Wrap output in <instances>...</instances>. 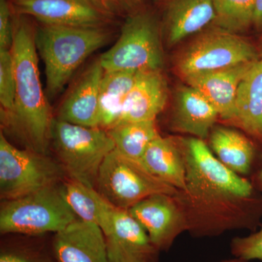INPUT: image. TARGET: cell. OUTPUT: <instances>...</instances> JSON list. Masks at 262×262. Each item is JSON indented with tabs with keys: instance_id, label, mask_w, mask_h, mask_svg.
I'll return each mask as SVG.
<instances>
[{
	"instance_id": "obj_1",
	"label": "cell",
	"mask_w": 262,
	"mask_h": 262,
	"mask_svg": "<svg viewBox=\"0 0 262 262\" xmlns=\"http://www.w3.org/2000/svg\"><path fill=\"white\" fill-rule=\"evenodd\" d=\"M186 166L185 187L177 200L196 238L218 237L229 231L256 232L261 226L262 194L246 177L226 167L206 141L176 136Z\"/></svg>"
},
{
	"instance_id": "obj_2",
	"label": "cell",
	"mask_w": 262,
	"mask_h": 262,
	"mask_svg": "<svg viewBox=\"0 0 262 262\" xmlns=\"http://www.w3.org/2000/svg\"><path fill=\"white\" fill-rule=\"evenodd\" d=\"M35 30L26 16L18 15L11 49L16 79L15 106L1 125L2 130L13 133L27 149L47 155L55 116L41 82Z\"/></svg>"
},
{
	"instance_id": "obj_3",
	"label": "cell",
	"mask_w": 262,
	"mask_h": 262,
	"mask_svg": "<svg viewBox=\"0 0 262 262\" xmlns=\"http://www.w3.org/2000/svg\"><path fill=\"white\" fill-rule=\"evenodd\" d=\"M113 34L108 27H36V46L45 65L48 99L61 92L85 60L111 42Z\"/></svg>"
},
{
	"instance_id": "obj_4",
	"label": "cell",
	"mask_w": 262,
	"mask_h": 262,
	"mask_svg": "<svg viewBox=\"0 0 262 262\" xmlns=\"http://www.w3.org/2000/svg\"><path fill=\"white\" fill-rule=\"evenodd\" d=\"M259 60L258 47L237 33L212 26L177 51L173 70L183 80L192 76Z\"/></svg>"
},
{
	"instance_id": "obj_5",
	"label": "cell",
	"mask_w": 262,
	"mask_h": 262,
	"mask_svg": "<svg viewBox=\"0 0 262 262\" xmlns=\"http://www.w3.org/2000/svg\"><path fill=\"white\" fill-rule=\"evenodd\" d=\"M51 143L67 178L94 188L101 165L115 149L113 139L104 129L81 126L56 118Z\"/></svg>"
},
{
	"instance_id": "obj_6",
	"label": "cell",
	"mask_w": 262,
	"mask_h": 262,
	"mask_svg": "<svg viewBox=\"0 0 262 262\" xmlns=\"http://www.w3.org/2000/svg\"><path fill=\"white\" fill-rule=\"evenodd\" d=\"M77 220L63 198L61 183L21 198L3 201L0 232L32 236L56 233Z\"/></svg>"
},
{
	"instance_id": "obj_7",
	"label": "cell",
	"mask_w": 262,
	"mask_h": 262,
	"mask_svg": "<svg viewBox=\"0 0 262 262\" xmlns=\"http://www.w3.org/2000/svg\"><path fill=\"white\" fill-rule=\"evenodd\" d=\"M163 45L157 17L146 10L134 12L113 47L99 56L100 61L105 72L163 70Z\"/></svg>"
},
{
	"instance_id": "obj_8",
	"label": "cell",
	"mask_w": 262,
	"mask_h": 262,
	"mask_svg": "<svg viewBox=\"0 0 262 262\" xmlns=\"http://www.w3.org/2000/svg\"><path fill=\"white\" fill-rule=\"evenodd\" d=\"M67 177L59 162L47 155L13 146L0 134V198L16 199L61 184Z\"/></svg>"
},
{
	"instance_id": "obj_9",
	"label": "cell",
	"mask_w": 262,
	"mask_h": 262,
	"mask_svg": "<svg viewBox=\"0 0 262 262\" xmlns=\"http://www.w3.org/2000/svg\"><path fill=\"white\" fill-rule=\"evenodd\" d=\"M96 189L114 206L126 211L152 194L175 195L178 192L151 173L141 161L127 158L116 149L101 165Z\"/></svg>"
},
{
	"instance_id": "obj_10",
	"label": "cell",
	"mask_w": 262,
	"mask_h": 262,
	"mask_svg": "<svg viewBox=\"0 0 262 262\" xmlns=\"http://www.w3.org/2000/svg\"><path fill=\"white\" fill-rule=\"evenodd\" d=\"M11 5L18 15L56 27H108L115 17L96 0H12Z\"/></svg>"
},
{
	"instance_id": "obj_11",
	"label": "cell",
	"mask_w": 262,
	"mask_h": 262,
	"mask_svg": "<svg viewBox=\"0 0 262 262\" xmlns=\"http://www.w3.org/2000/svg\"><path fill=\"white\" fill-rule=\"evenodd\" d=\"M128 212L145 229L160 252L168 251L177 237L187 232V220L174 195L152 194Z\"/></svg>"
},
{
	"instance_id": "obj_12",
	"label": "cell",
	"mask_w": 262,
	"mask_h": 262,
	"mask_svg": "<svg viewBox=\"0 0 262 262\" xmlns=\"http://www.w3.org/2000/svg\"><path fill=\"white\" fill-rule=\"evenodd\" d=\"M104 73L98 57L72 82L55 118L81 126L98 127L100 88Z\"/></svg>"
},
{
	"instance_id": "obj_13",
	"label": "cell",
	"mask_w": 262,
	"mask_h": 262,
	"mask_svg": "<svg viewBox=\"0 0 262 262\" xmlns=\"http://www.w3.org/2000/svg\"><path fill=\"white\" fill-rule=\"evenodd\" d=\"M110 262H158L160 251L128 211L117 208L104 233Z\"/></svg>"
},
{
	"instance_id": "obj_14",
	"label": "cell",
	"mask_w": 262,
	"mask_h": 262,
	"mask_svg": "<svg viewBox=\"0 0 262 262\" xmlns=\"http://www.w3.org/2000/svg\"><path fill=\"white\" fill-rule=\"evenodd\" d=\"M51 249L57 262H110L102 229L79 219L55 233Z\"/></svg>"
},
{
	"instance_id": "obj_15",
	"label": "cell",
	"mask_w": 262,
	"mask_h": 262,
	"mask_svg": "<svg viewBox=\"0 0 262 262\" xmlns=\"http://www.w3.org/2000/svg\"><path fill=\"white\" fill-rule=\"evenodd\" d=\"M218 118L216 110L195 89L187 84L176 89L168 120L170 130L206 141Z\"/></svg>"
},
{
	"instance_id": "obj_16",
	"label": "cell",
	"mask_w": 262,
	"mask_h": 262,
	"mask_svg": "<svg viewBox=\"0 0 262 262\" xmlns=\"http://www.w3.org/2000/svg\"><path fill=\"white\" fill-rule=\"evenodd\" d=\"M213 0H163L160 22L165 46L173 47L215 20Z\"/></svg>"
},
{
	"instance_id": "obj_17",
	"label": "cell",
	"mask_w": 262,
	"mask_h": 262,
	"mask_svg": "<svg viewBox=\"0 0 262 262\" xmlns=\"http://www.w3.org/2000/svg\"><path fill=\"white\" fill-rule=\"evenodd\" d=\"M168 98V82L163 70L138 72L119 124L156 120L166 106Z\"/></svg>"
},
{
	"instance_id": "obj_18",
	"label": "cell",
	"mask_w": 262,
	"mask_h": 262,
	"mask_svg": "<svg viewBox=\"0 0 262 262\" xmlns=\"http://www.w3.org/2000/svg\"><path fill=\"white\" fill-rule=\"evenodd\" d=\"M256 62L192 76L184 81L213 105L221 120L227 125L233 117L239 84Z\"/></svg>"
},
{
	"instance_id": "obj_19",
	"label": "cell",
	"mask_w": 262,
	"mask_h": 262,
	"mask_svg": "<svg viewBox=\"0 0 262 262\" xmlns=\"http://www.w3.org/2000/svg\"><path fill=\"white\" fill-rule=\"evenodd\" d=\"M208 146L217 159L234 173L250 175L257 165L258 149L245 133L225 125H215L208 136Z\"/></svg>"
},
{
	"instance_id": "obj_20",
	"label": "cell",
	"mask_w": 262,
	"mask_h": 262,
	"mask_svg": "<svg viewBox=\"0 0 262 262\" xmlns=\"http://www.w3.org/2000/svg\"><path fill=\"white\" fill-rule=\"evenodd\" d=\"M229 126L238 127L262 146V61L258 60L239 84Z\"/></svg>"
},
{
	"instance_id": "obj_21",
	"label": "cell",
	"mask_w": 262,
	"mask_h": 262,
	"mask_svg": "<svg viewBox=\"0 0 262 262\" xmlns=\"http://www.w3.org/2000/svg\"><path fill=\"white\" fill-rule=\"evenodd\" d=\"M61 191L65 201L79 220L96 224L103 234L107 232L117 208L96 188L68 179L62 183Z\"/></svg>"
},
{
	"instance_id": "obj_22",
	"label": "cell",
	"mask_w": 262,
	"mask_h": 262,
	"mask_svg": "<svg viewBox=\"0 0 262 262\" xmlns=\"http://www.w3.org/2000/svg\"><path fill=\"white\" fill-rule=\"evenodd\" d=\"M141 162L151 173L178 190L185 187V163L176 136H157Z\"/></svg>"
},
{
	"instance_id": "obj_23",
	"label": "cell",
	"mask_w": 262,
	"mask_h": 262,
	"mask_svg": "<svg viewBox=\"0 0 262 262\" xmlns=\"http://www.w3.org/2000/svg\"><path fill=\"white\" fill-rule=\"evenodd\" d=\"M137 72H105L100 88L98 127L108 130L120 123L125 100Z\"/></svg>"
},
{
	"instance_id": "obj_24",
	"label": "cell",
	"mask_w": 262,
	"mask_h": 262,
	"mask_svg": "<svg viewBox=\"0 0 262 262\" xmlns=\"http://www.w3.org/2000/svg\"><path fill=\"white\" fill-rule=\"evenodd\" d=\"M106 131L113 139L117 151L139 161H141L150 143L160 135L156 120L125 122Z\"/></svg>"
},
{
	"instance_id": "obj_25",
	"label": "cell",
	"mask_w": 262,
	"mask_h": 262,
	"mask_svg": "<svg viewBox=\"0 0 262 262\" xmlns=\"http://www.w3.org/2000/svg\"><path fill=\"white\" fill-rule=\"evenodd\" d=\"M213 25L229 32H243L253 25L256 0H213Z\"/></svg>"
},
{
	"instance_id": "obj_26",
	"label": "cell",
	"mask_w": 262,
	"mask_h": 262,
	"mask_svg": "<svg viewBox=\"0 0 262 262\" xmlns=\"http://www.w3.org/2000/svg\"><path fill=\"white\" fill-rule=\"evenodd\" d=\"M16 91L15 63L10 51H0V106L1 120L11 115L14 110Z\"/></svg>"
},
{
	"instance_id": "obj_27",
	"label": "cell",
	"mask_w": 262,
	"mask_h": 262,
	"mask_svg": "<svg viewBox=\"0 0 262 262\" xmlns=\"http://www.w3.org/2000/svg\"><path fill=\"white\" fill-rule=\"evenodd\" d=\"M0 262H57L52 249L27 242L2 244Z\"/></svg>"
},
{
	"instance_id": "obj_28",
	"label": "cell",
	"mask_w": 262,
	"mask_h": 262,
	"mask_svg": "<svg viewBox=\"0 0 262 262\" xmlns=\"http://www.w3.org/2000/svg\"><path fill=\"white\" fill-rule=\"evenodd\" d=\"M229 247L234 258L246 261L254 259L262 261V224L258 232L246 237H234Z\"/></svg>"
},
{
	"instance_id": "obj_29",
	"label": "cell",
	"mask_w": 262,
	"mask_h": 262,
	"mask_svg": "<svg viewBox=\"0 0 262 262\" xmlns=\"http://www.w3.org/2000/svg\"><path fill=\"white\" fill-rule=\"evenodd\" d=\"M8 0H0V51H10L14 41L15 18Z\"/></svg>"
},
{
	"instance_id": "obj_30",
	"label": "cell",
	"mask_w": 262,
	"mask_h": 262,
	"mask_svg": "<svg viewBox=\"0 0 262 262\" xmlns=\"http://www.w3.org/2000/svg\"><path fill=\"white\" fill-rule=\"evenodd\" d=\"M105 9L115 15L123 13L136 6L141 0H96Z\"/></svg>"
},
{
	"instance_id": "obj_31",
	"label": "cell",
	"mask_w": 262,
	"mask_h": 262,
	"mask_svg": "<svg viewBox=\"0 0 262 262\" xmlns=\"http://www.w3.org/2000/svg\"><path fill=\"white\" fill-rule=\"evenodd\" d=\"M253 26L262 32V0H256L253 13Z\"/></svg>"
},
{
	"instance_id": "obj_32",
	"label": "cell",
	"mask_w": 262,
	"mask_h": 262,
	"mask_svg": "<svg viewBox=\"0 0 262 262\" xmlns=\"http://www.w3.org/2000/svg\"><path fill=\"white\" fill-rule=\"evenodd\" d=\"M254 185L262 194V165L256 175V182L254 183Z\"/></svg>"
},
{
	"instance_id": "obj_33",
	"label": "cell",
	"mask_w": 262,
	"mask_h": 262,
	"mask_svg": "<svg viewBox=\"0 0 262 262\" xmlns=\"http://www.w3.org/2000/svg\"><path fill=\"white\" fill-rule=\"evenodd\" d=\"M222 262H248L246 261H244V260L239 259V258H229V259L224 260Z\"/></svg>"
},
{
	"instance_id": "obj_34",
	"label": "cell",
	"mask_w": 262,
	"mask_h": 262,
	"mask_svg": "<svg viewBox=\"0 0 262 262\" xmlns=\"http://www.w3.org/2000/svg\"><path fill=\"white\" fill-rule=\"evenodd\" d=\"M258 53H259V59L262 61V35L260 38L259 46L258 47Z\"/></svg>"
},
{
	"instance_id": "obj_35",
	"label": "cell",
	"mask_w": 262,
	"mask_h": 262,
	"mask_svg": "<svg viewBox=\"0 0 262 262\" xmlns=\"http://www.w3.org/2000/svg\"><path fill=\"white\" fill-rule=\"evenodd\" d=\"M220 262H222V261H220Z\"/></svg>"
}]
</instances>
